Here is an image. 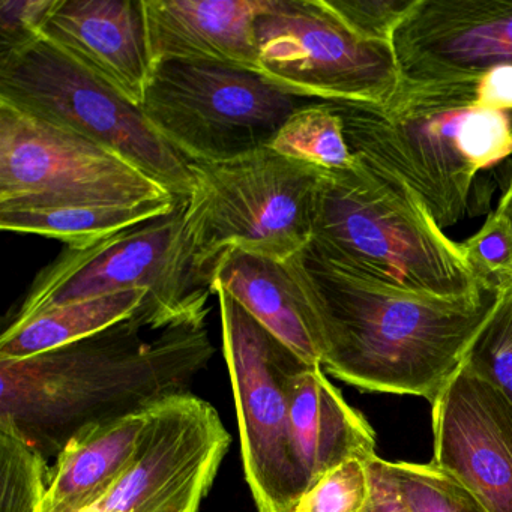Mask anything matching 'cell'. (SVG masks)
Listing matches in <instances>:
<instances>
[{
  "instance_id": "cell-1",
  "label": "cell",
  "mask_w": 512,
  "mask_h": 512,
  "mask_svg": "<svg viewBox=\"0 0 512 512\" xmlns=\"http://www.w3.org/2000/svg\"><path fill=\"white\" fill-rule=\"evenodd\" d=\"M142 308L98 334L23 359H0V427L56 458L73 437L188 392L214 346L205 325L154 340Z\"/></svg>"
},
{
  "instance_id": "cell-13",
  "label": "cell",
  "mask_w": 512,
  "mask_h": 512,
  "mask_svg": "<svg viewBox=\"0 0 512 512\" xmlns=\"http://www.w3.org/2000/svg\"><path fill=\"white\" fill-rule=\"evenodd\" d=\"M433 406L434 466L487 512H512V403L461 365Z\"/></svg>"
},
{
  "instance_id": "cell-19",
  "label": "cell",
  "mask_w": 512,
  "mask_h": 512,
  "mask_svg": "<svg viewBox=\"0 0 512 512\" xmlns=\"http://www.w3.org/2000/svg\"><path fill=\"white\" fill-rule=\"evenodd\" d=\"M158 404L73 437L50 466L38 512H77L115 484L139 457Z\"/></svg>"
},
{
  "instance_id": "cell-18",
  "label": "cell",
  "mask_w": 512,
  "mask_h": 512,
  "mask_svg": "<svg viewBox=\"0 0 512 512\" xmlns=\"http://www.w3.org/2000/svg\"><path fill=\"white\" fill-rule=\"evenodd\" d=\"M290 425L308 488L350 458L373 457V430L326 379L319 364H304L289 379Z\"/></svg>"
},
{
  "instance_id": "cell-26",
  "label": "cell",
  "mask_w": 512,
  "mask_h": 512,
  "mask_svg": "<svg viewBox=\"0 0 512 512\" xmlns=\"http://www.w3.org/2000/svg\"><path fill=\"white\" fill-rule=\"evenodd\" d=\"M458 245L485 290L497 292L512 284V226L502 215H488L481 229Z\"/></svg>"
},
{
  "instance_id": "cell-16",
  "label": "cell",
  "mask_w": 512,
  "mask_h": 512,
  "mask_svg": "<svg viewBox=\"0 0 512 512\" xmlns=\"http://www.w3.org/2000/svg\"><path fill=\"white\" fill-rule=\"evenodd\" d=\"M275 0H143L152 65L205 62L260 73L257 20Z\"/></svg>"
},
{
  "instance_id": "cell-7",
  "label": "cell",
  "mask_w": 512,
  "mask_h": 512,
  "mask_svg": "<svg viewBox=\"0 0 512 512\" xmlns=\"http://www.w3.org/2000/svg\"><path fill=\"white\" fill-rule=\"evenodd\" d=\"M0 101L116 152L176 199L193 193L190 163L158 134L142 107L46 38L0 58Z\"/></svg>"
},
{
  "instance_id": "cell-22",
  "label": "cell",
  "mask_w": 512,
  "mask_h": 512,
  "mask_svg": "<svg viewBox=\"0 0 512 512\" xmlns=\"http://www.w3.org/2000/svg\"><path fill=\"white\" fill-rule=\"evenodd\" d=\"M268 148L325 172L349 169L356 161L340 116L331 103L323 101L298 107L281 125Z\"/></svg>"
},
{
  "instance_id": "cell-4",
  "label": "cell",
  "mask_w": 512,
  "mask_h": 512,
  "mask_svg": "<svg viewBox=\"0 0 512 512\" xmlns=\"http://www.w3.org/2000/svg\"><path fill=\"white\" fill-rule=\"evenodd\" d=\"M308 247L341 271L415 295L476 299L485 292L418 197L356 157L323 172Z\"/></svg>"
},
{
  "instance_id": "cell-29",
  "label": "cell",
  "mask_w": 512,
  "mask_h": 512,
  "mask_svg": "<svg viewBox=\"0 0 512 512\" xmlns=\"http://www.w3.org/2000/svg\"><path fill=\"white\" fill-rule=\"evenodd\" d=\"M367 467L370 473V500L365 512H413L389 469V461L374 454L368 458Z\"/></svg>"
},
{
  "instance_id": "cell-9",
  "label": "cell",
  "mask_w": 512,
  "mask_h": 512,
  "mask_svg": "<svg viewBox=\"0 0 512 512\" xmlns=\"http://www.w3.org/2000/svg\"><path fill=\"white\" fill-rule=\"evenodd\" d=\"M223 350L232 380L245 478L259 512H290L308 490L290 425L289 379L308 364L223 287Z\"/></svg>"
},
{
  "instance_id": "cell-2",
  "label": "cell",
  "mask_w": 512,
  "mask_h": 512,
  "mask_svg": "<svg viewBox=\"0 0 512 512\" xmlns=\"http://www.w3.org/2000/svg\"><path fill=\"white\" fill-rule=\"evenodd\" d=\"M350 151L409 188L442 229L466 217L476 179L512 155V67L404 82L385 103H331Z\"/></svg>"
},
{
  "instance_id": "cell-25",
  "label": "cell",
  "mask_w": 512,
  "mask_h": 512,
  "mask_svg": "<svg viewBox=\"0 0 512 512\" xmlns=\"http://www.w3.org/2000/svg\"><path fill=\"white\" fill-rule=\"evenodd\" d=\"M368 500L367 460L350 458L320 476L290 512H365Z\"/></svg>"
},
{
  "instance_id": "cell-8",
  "label": "cell",
  "mask_w": 512,
  "mask_h": 512,
  "mask_svg": "<svg viewBox=\"0 0 512 512\" xmlns=\"http://www.w3.org/2000/svg\"><path fill=\"white\" fill-rule=\"evenodd\" d=\"M298 101L253 71L169 61L152 68L140 107L188 163H211L269 146Z\"/></svg>"
},
{
  "instance_id": "cell-6",
  "label": "cell",
  "mask_w": 512,
  "mask_h": 512,
  "mask_svg": "<svg viewBox=\"0 0 512 512\" xmlns=\"http://www.w3.org/2000/svg\"><path fill=\"white\" fill-rule=\"evenodd\" d=\"M127 290L148 292L142 311L149 331L205 325L211 284L185 238L184 200L172 214L86 247H65L37 275L8 326L50 308Z\"/></svg>"
},
{
  "instance_id": "cell-15",
  "label": "cell",
  "mask_w": 512,
  "mask_h": 512,
  "mask_svg": "<svg viewBox=\"0 0 512 512\" xmlns=\"http://www.w3.org/2000/svg\"><path fill=\"white\" fill-rule=\"evenodd\" d=\"M41 35L83 70L142 106L154 68L143 0H58Z\"/></svg>"
},
{
  "instance_id": "cell-3",
  "label": "cell",
  "mask_w": 512,
  "mask_h": 512,
  "mask_svg": "<svg viewBox=\"0 0 512 512\" xmlns=\"http://www.w3.org/2000/svg\"><path fill=\"white\" fill-rule=\"evenodd\" d=\"M301 262L319 320L322 367L350 385L430 403L460 371L496 299L497 292L476 299L404 292L341 271L310 247Z\"/></svg>"
},
{
  "instance_id": "cell-14",
  "label": "cell",
  "mask_w": 512,
  "mask_h": 512,
  "mask_svg": "<svg viewBox=\"0 0 512 512\" xmlns=\"http://www.w3.org/2000/svg\"><path fill=\"white\" fill-rule=\"evenodd\" d=\"M392 49L404 82L469 79L512 67V0H418Z\"/></svg>"
},
{
  "instance_id": "cell-17",
  "label": "cell",
  "mask_w": 512,
  "mask_h": 512,
  "mask_svg": "<svg viewBox=\"0 0 512 512\" xmlns=\"http://www.w3.org/2000/svg\"><path fill=\"white\" fill-rule=\"evenodd\" d=\"M217 286L305 362L322 365L319 320L301 253L277 260L229 248L212 268L211 289Z\"/></svg>"
},
{
  "instance_id": "cell-11",
  "label": "cell",
  "mask_w": 512,
  "mask_h": 512,
  "mask_svg": "<svg viewBox=\"0 0 512 512\" xmlns=\"http://www.w3.org/2000/svg\"><path fill=\"white\" fill-rule=\"evenodd\" d=\"M256 29L260 73L287 94L380 104L400 86L392 46L359 40L323 0H275Z\"/></svg>"
},
{
  "instance_id": "cell-5",
  "label": "cell",
  "mask_w": 512,
  "mask_h": 512,
  "mask_svg": "<svg viewBox=\"0 0 512 512\" xmlns=\"http://www.w3.org/2000/svg\"><path fill=\"white\" fill-rule=\"evenodd\" d=\"M190 169L185 238L209 284L215 262L229 248L287 260L310 244L325 170L268 146L232 160L190 163Z\"/></svg>"
},
{
  "instance_id": "cell-28",
  "label": "cell",
  "mask_w": 512,
  "mask_h": 512,
  "mask_svg": "<svg viewBox=\"0 0 512 512\" xmlns=\"http://www.w3.org/2000/svg\"><path fill=\"white\" fill-rule=\"evenodd\" d=\"M58 0H0V58H7L43 37Z\"/></svg>"
},
{
  "instance_id": "cell-12",
  "label": "cell",
  "mask_w": 512,
  "mask_h": 512,
  "mask_svg": "<svg viewBox=\"0 0 512 512\" xmlns=\"http://www.w3.org/2000/svg\"><path fill=\"white\" fill-rule=\"evenodd\" d=\"M230 443L211 403L173 395L158 404L133 466L77 512H199Z\"/></svg>"
},
{
  "instance_id": "cell-23",
  "label": "cell",
  "mask_w": 512,
  "mask_h": 512,
  "mask_svg": "<svg viewBox=\"0 0 512 512\" xmlns=\"http://www.w3.org/2000/svg\"><path fill=\"white\" fill-rule=\"evenodd\" d=\"M463 367L512 403V284L497 290L490 313L464 353Z\"/></svg>"
},
{
  "instance_id": "cell-20",
  "label": "cell",
  "mask_w": 512,
  "mask_h": 512,
  "mask_svg": "<svg viewBox=\"0 0 512 512\" xmlns=\"http://www.w3.org/2000/svg\"><path fill=\"white\" fill-rule=\"evenodd\" d=\"M146 301L145 290H127L41 311L19 325L5 328L0 338V359L29 358L91 337L130 319Z\"/></svg>"
},
{
  "instance_id": "cell-24",
  "label": "cell",
  "mask_w": 512,
  "mask_h": 512,
  "mask_svg": "<svg viewBox=\"0 0 512 512\" xmlns=\"http://www.w3.org/2000/svg\"><path fill=\"white\" fill-rule=\"evenodd\" d=\"M389 469L413 512H487L460 482L433 463L389 461Z\"/></svg>"
},
{
  "instance_id": "cell-10",
  "label": "cell",
  "mask_w": 512,
  "mask_h": 512,
  "mask_svg": "<svg viewBox=\"0 0 512 512\" xmlns=\"http://www.w3.org/2000/svg\"><path fill=\"white\" fill-rule=\"evenodd\" d=\"M175 197L121 155L0 101V209L133 205Z\"/></svg>"
},
{
  "instance_id": "cell-21",
  "label": "cell",
  "mask_w": 512,
  "mask_h": 512,
  "mask_svg": "<svg viewBox=\"0 0 512 512\" xmlns=\"http://www.w3.org/2000/svg\"><path fill=\"white\" fill-rule=\"evenodd\" d=\"M181 202L176 197H169L133 205L0 209V229L46 236L64 242L67 247L80 248L172 214Z\"/></svg>"
},
{
  "instance_id": "cell-30",
  "label": "cell",
  "mask_w": 512,
  "mask_h": 512,
  "mask_svg": "<svg viewBox=\"0 0 512 512\" xmlns=\"http://www.w3.org/2000/svg\"><path fill=\"white\" fill-rule=\"evenodd\" d=\"M497 214L502 215L506 221L512 226V178L500 199L499 206L496 209Z\"/></svg>"
},
{
  "instance_id": "cell-27",
  "label": "cell",
  "mask_w": 512,
  "mask_h": 512,
  "mask_svg": "<svg viewBox=\"0 0 512 512\" xmlns=\"http://www.w3.org/2000/svg\"><path fill=\"white\" fill-rule=\"evenodd\" d=\"M359 40L392 46L395 32L418 0H323Z\"/></svg>"
}]
</instances>
